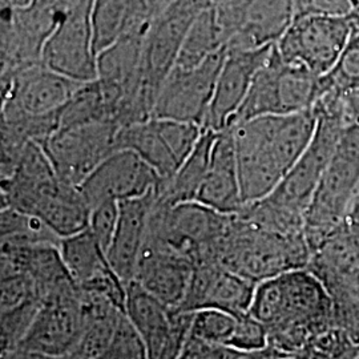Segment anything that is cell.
I'll list each match as a JSON object with an SVG mask.
<instances>
[{
    "label": "cell",
    "mask_w": 359,
    "mask_h": 359,
    "mask_svg": "<svg viewBox=\"0 0 359 359\" xmlns=\"http://www.w3.org/2000/svg\"><path fill=\"white\" fill-rule=\"evenodd\" d=\"M10 6H13L15 8H23L29 4H32L35 0H6Z\"/></svg>",
    "instance_id": "cell-41"
},
{
    "label": "cell",
    "mask_w": 359,
    "mask_h": 359,
    "mask_svg": "<svg viewBox=\"0 0 359 359\" xmlns=\"http://www.w3.org/2000/svg\"><path fill=\"white\" fill-rule=\"evenodd\" d=\"M83 83L65 76L41 62L19 71L1 90L4 118L59 112Z\"/></svg>",
    "instance_id": "cell-14"
},
{
    "label": "cell",
    "mask_w": 359,
    "mask_h": 359,
    "mask_svg": "<svg viewBox=\"0 0 359 359\" xmlns=\"http://www.w3.org/2000/svg\"><path fill=\"white\" fill-rule=\"evenodd\" d=\"M353 16H354V19H355V26L359 27V6L355 8Z\"/></svg>",
    "instance_id": "cell-42"
},
{
    "label": "cell",
    "mask_w": 359,
    "mask_h": 359,
    "mask_svg": "<svg viewBox=\"0 0 359 359\" xmlns=\"http://www.w3.org/2000/svg\"><path fill=\"white\" fill-rule=\"evenodd\" d=\"M0 13L1 87L19 71L41 62L47 40L67 13L52 0H35L23 8H15L1 0Z\"/></svg>",
    "instance_id": "cell-6"
},
{
    "label": "cell",
    "mask_w": 359,
    "mask_h": 359,
    "mask_svg": "<svg viewBox=\"0 0 359 359\" xmlns=\"http://www.w3.org/2000/svg\"><path fill=\"white\" fill-rule=\"evenodd\" d=\"M217 132L204 129L203 136L194 147L192 154L180 165L170 179L161 181L157 188V201L165 205L192 203L205 180L213 144Z\"/></svg>",
    "instance_id": "cell-23"
},
{
    "label": "cell",
    "mask_w": 359,
    "mask_h": 359,
    "mask_svg": "<svg viewBox=\"0 0 359 359\" xmlns=\"http://www.w3.org/2000/svg\"><path fill=\"white\" fill-rule=\"evenodd\" d=\"M297 16H353L354 0H293Z\"/></svg>",
    "instance_id": "cell-33"
},
{
    "label": "cell",
    "mask_w": 359,
    "mask_h": 359,
    "mask_svg": "<svg viewBox=\"0 0 359 359\" xmlns=\"http://www.w3.org/2000/svg\"><path fill=\"white\" fill-rule=\"evenodd\" d=\"M221 50H225L224 43L212 8L209 7L194 20L188 31L175 67L182 69L194 68Z\"/></svg>",
    "instance_id": "cell-26"
},
{
    "label": "cell",
    "mask_w": 359,
    "mask_h": 359,
    "mask_svg": "<svg viewBox=\"0 0 359 359\" xmlns=\"http://www.w3.org/2000/svg\"><path fill=\"white\" fill-rule=\"evenodd\" d=\"M156 194L157 191L118 203V222L107 257L111 268L126 285L135 280Z\"/></svg>",
    "instance_id": "cell-20"
},
{
    "label": "cell",
    "mask_w": 359,
    "mask_h": 359,
    "mask_svg": "<svg viewBox=\"0 0 359 359\" xmlns=\"http://www.w3.org/2000/svg\"><path fill=\"white\" fill-rule=\"evenodd\" d=\"M249 314L268 329V345L290 358L309 338L334 325V304L308 268L287 270L256 285Z\"/></svg>",
    "instance_id": "cell-2"
},
{
    "label": "cell",
    "mask_w": 359,
    "mask_h": 359,
    "mask_svg": "<svg viewBox=\"0 0 359 359\" xmlns=\"http://www.w3.org/2000/svg\"><path fill=\"white\" fill-rule=\"evenodd\" d=\"M346 219L359 222V185L353 194V198L350 201V205L347 209Z\"/></svg>",
    "instance_id": "cell-38"
},
{
    "label": "cell",
    "mask_w": 359,
    "mask_h": 359,
    "mask_svg": "<svg viewBox=\"0 0 359 359\" xmlns=\"http://www.w3.org/2000/svg\"><path fill=\"white\" fill-rule=\"evenodd\" d=\"M228 348V347H226ZM229 359H286V355L274 347L268 346L252 351H238L228 348Z\"/></svg>",
    "instance_id": "cell-35"
},
{
    "label": "cell",
    "mask_w": 359,
    "mask_h": 359,
    "mask_svg": "<svg viewBox=\"0 0 359 359\" xmlns=\"http://www.w3.org/2000/svg\"><path fill=\"white\" fill-rule=\"evenodd\" d=\"M194 268L196 264L189 258L147 236L133 281L172 311H177L185 299Z\"/></svg>",
    "instance_id": "cell-18"
},
{
    "label": "cell",
    "mask_w": 359,
    "mask_h": 359,
    "mask_svg": "<svg viewBox=\"0 0 359 359\" xmlns=\"http://www.w3.org/2000/svg\"><path fill=\"white\" fill-rule=\"evenodd\" d=\"M310 255L305 233L271 231L237 213L228 217L215 245L213 262L258 283L287 270L306 268Z\"/></svg>",
    "instance_id": "cell-3"
},
{
    "label": "cell",
    "mask_w": 359,
    "mask_h": 359,
    "mask_svg": "<svg viewBox=\"0 0 359 359\" xmlns=\"http://www.w3.org/2000/svg\"><path fill=\"white\" fill-rule=\"evenodd\" d=\"M358 357V344L334 323L313 334L305 345L289 359H355Z\"/></svg>",
    "instance_id": "cell-27"
},
{
    "label": "cell",
    "mask_w": 359,
    "mask_h": 359,
    "mask_svg": "<svg viewBox=\"0 0 359 359\" xmlns=\"http://www.w3.org/2000/svg\"><path fill=\"white\" fill-rule=\"evenodd\" d=\"M104 359H148L144 342L126 314L117 323L114 339Z\"/></svg>",
    "instance_id": "cell-30"
},
{
    "label": "cell",
    "mask_w": 359,
    "mask_h": 359,
    "mask_svg": "<svg viewBox=\"0 0 359 359\" xmlns=\"http://www.w3.org/2000/svg\"><path fill=\"white\" fill-rule=\"evenodd\" d=\"M203 132V127L193 123L149 117L118 129L116 147L139 154L154 168L161 181H165L192 154Z\"/></svg>",
    "instance_id": "cell-7"
},
{
    "label": "cell",
    "mask_w": 359,
    "mask_h": 359,
    "mask_svg": "<svg viewBox=\"0 0 359 359\" xmlns=\"http://www.w3.org/2000/svg\"><path fill=\"white\" fill-rule=\"evenodd\" d=\"M294 18L293 0H248L240 29L225 46V51L276 46Z\"/></svg>",
    "instance_id": "cell-21"
},
{
    "label": "cell",
    "mask_w": 359,
    "mask_h": 359,
    "mask_svg": "<svg viewBox=\"0 0 359 359\" xmlns=\"http://www.w3.org/2000/svg\"><path fill=\"white\" fill-rule=\"evenodd\" d=\"M1 359H77L74 354L65 355V357H51V355H43L36 353H28L23 350H13L11 353L3 354Z\"/></svg>",
    "instance_id": "cell-37"
},
{
    "label": "cell",
    "mask_w": 359,
    "mask_h": 359,
    "mask_svg": "<svg viewBox=\"0 0 359 359\" xmlns=\"http://www.w3.org/2000/svg\"><path fill=\"white\" fill-rule=\"evenodd\" d=\"M194 203L225 216L237 215L244 209L231 126L217 132L209 169Z\"/></svg>",
    "instance_id": "cell-19"
},
{
    "label": "cell",
    "mask_w": 359,
    "mask_h": 359,
    "mask_svg": "<svg viewBox=\"0 0 359 359\" xmlns=\"http://www.w3.org/2000/svg\"><path fill=\"white\" fill-rule=\"evenodd\" d=\"M225 50L194 68L175 67L157 95L152 117L193 123L204 128Z\"/></svg>",
    "instance_id": "cell-12"
},
{
    "label": "cell",
    "mask_w": 359,
    "mask_h": 359,
    "mask_svg": "<svg viewBox=\"0 0 359 359\" xmlns=\"http://www.w3.org/2000/svg\"><path fill=\"white\" fill-rule=\"evenodd\" d=\"M99 121H114L103 90L97 80L83 83L59 111V129Z\"/></svg>",
    "instance_id": "cell-25"
},
{
    "label": "cell",
    "mask_w": 359,
    "mask_h": 359,
    "mask_svg": "<svg viewBox=\"0 0 359 359\" xmlns=\"http://www.w3.org/2000/svg\"><path fill=\"white\" fill-rule=\"evenodd\" d=\"M355 359H359V357H358V358H355Z\"/></svg>",
    "instance_id": "cell-44"
},
{
    "label": "cell",
    "mask_w": 359,
    "mask_h": 359,
    "mask_svg": "<svg viewBox=\"0 0 359 359\" xmlns=\"http://www.w3.org/2000/svg\"><path fill=\"white\" fill-rule=\"evenodd\" d=\"M238 316L216 308H205L192 313L189 335L206 344L228 346L236 330Z\"/></svg>",
    "instance_id": "cell-29"
},
{
    "label": "cell",
    "mask_w": 359,
    "mask_h": 359,
    "mask_svg": "<svg viewBox=\"0 0 359 359\" xmlns=\"http://www.w3.org/2000/svg\"><path fill=\"white\" fill-rule=\"evenodd\" d=\"M333 301L359 305V222L345 219L311 250L308 266Z\"/></svg>",
    "instance_id": "cell-13"
},
{
    "label": "cell",
    "mask_w": 359,
    "mask_h": 359,
    "mask_svg": "<svg viewBox=\"0 0 359 359\" xmlns=\"http://www.w3.org/2000/svg\"><path fill=\"white\" fill-rule=\"evenodd\" d=\"M358 185L359 124H348L338 139L305 215L304 233L310 253L346 219L347 209Z\"/></svg>",
    "instance_id": "cell-5"
},
{
    "label": "cell",
    "mask_w": 359,
    "mask_h": 359,
    "mask_svg": "<svg viewBox=\"0 0 359 359\" xmlns=\"http://www.w3.org/2000/svg\"><path fill=\"white\" fill-rule=\"evenodd\" d=\"M322 96V76L304 65L286 62L274 46L231 126L262 116L310 111L314 109Z\"/></svg>",
    "instance_id": "cell-4"
},
{
    "label": "cell",
    "mask_w": 359,
    "mask_h": 359,
    "mask_svg": "<svg viewBox=\"0 0 359 359\" xmlns=\"http://www.w3.org/2000/svg\"><path fill=\"white\" fill-rule=\"evenodd\" d=\"M118 129L120 127L114 121L60 128L40 145L48 156L56 175L67 184L80 187L117 149Z\"/></svg>",
    "instance_id": "cell-9"
},
{
    "label": "cell",
    "mask_w": 359,
    "mask_h": 359,
    "mask_svg": "<svg viewBox=\"0 0 359 359\" xmlns=\"http://www.w3.org/2000/svg\"><path fill=\"white\" fill-rule=\"evenodd\" d=\"M92 0H80L47 40L41 63L79 83L97 80V52L92 28Z\"/></svg>",
    "instance_id": "cell-11"
},
{
    "label": "cell",
    "mask_w": 359,
    "mask_h": 359,
    "mask_svg": "<svg viewBox=\"0 0 359 359\" xmlns=\"http://www.w3.org/2000/svg\"><path fill=\"white\" fill-rule=\"evenodd\" d=\"M161 182L154 168L133 151L116 149L79 188L90 209L104 201H126L157 191Z\"/></svg>",
    "instance_id": "cell-15"
},
{
    "label": "cell",
    "mask_w": 359,
    "mask_h": 359,
    "mask_svg": "<svg viewBox=\"0 0 359 359\" xmlns=\"http://www.w3.org/2000/svg\"><path fill=\"white\" fill-rule=\"evenodd\" d=\"M266 346L268 329L249 313L238 316L236 330L226 347L238 351H252Z\"/></svg>",
    "instance_id": "cell-32"
},
{
    "label": "cell",
    "mask_w": 359,
    "mask_h": 359,
    "mask_svg": "<svg viewBox=\"0 0 359 359\" xmlns=\"http://www.w3.org/2000/svg\"><path fill=\"white\" fill-rule=\"evenodd\" d=\"M245 205L265 198L308 149L317 128L314 109L262 116L231 126Z\"/></svg>",
    "instance_id": "cell-1"
},
{
    "label": "cell",
    "mask_w": 359,
    "mask_h": 359,
    "mask_svg": "<svg viewBox=\"0 0 359 359\" xmlns=\"http://www.w3.org/2000/svg\"><path fill=\"white\" fill-rule=\"evenodd\" d=\"M273 47L274 46L248 51H225L204 129L218 132L231 126L258 71L269 59Z\"/></svg>",
    "instance_id": "cell-16"
},
{
    "label": "cell",
    "mask_w": 359,
    "mask_h": 359,
    "mask_svg": "<svg viewBox=\"0 0 359 359\" xmlns=\"http://www.w3.org/2000/svg\"><path fill=\"white\" fill-rule=\"evenodd\" d=\"M179 359H229V355L226 347L210 345L189 335Z\"/></svg>",
    "instance_id": "cell-34"
},
{
    "label": "cell",
    "mask_w": 359,
    "mask_h": 359,
    "mask_svg": "<svg viewBox=\"0 0 359 359\" xmlns=\"http://www.w3.org/2000/svg\"><path fill=\"white\" fill-rule=\"evenodd\" d=\"M57 248L65 268L79 287L114 270L105 250L88 228L60 238Z\"/></svg>",
    "instance_id": "cell-24"
},
{
    "label": "cell",
    "mask_w": 359,
    "mask_h": 359,
    "mask_svg": "<svg viewBox=\"0 0 359 359\" xmlns=\"http://www.w3.org/2000/svg\"><path fill=\"white\" fill-rule=\"evenodd\" d=\"M86 326L76 285L41 301L38 314L16 350L51 357L71 355L76 351Z\"/></svg>",
    "instance_id": "cell-10"
},
{
    "label": "cell",
    "mask_w": 359,
    "mask_h": 359,
    "mask_svg": "<svg viewBox=\"0 0 359 359\" xmlns=\"http://www.w3.org/2000/svg\"><path fill=\"white\" fill-rule=\"evenodd\" d=\"M354 28V16H297L276 48L286 62L323 76L337 63Z\"/></svg>",
    "instance_id": "cell-8"
},
{
    "label": "cell",
    "mask_w": 359,
    "mask_h": 359,
    "mask_svg": "<svg viewBox=\"0 0 359 359\" xmlns=\"http://www.w3.org/2000/svg\"><path fill=\"white\" fill-rule=\"evenodd\" d=\"M323 95H345L359 88V27L355 26L333 68L322 76Z\"/></svg>",
    "instance_id": "cell-28"
},
{
    "label": "cell",
    "mask_w": 359,
    "mask_h": 359,
    "mask_svg": "<svg viewBox=\"0 0 359 359\" xmlns=\"http://www.w3.org/2000/svg\"><path fill=\"white\" fill-rule=\"evenodd\" d=\"M256 285L217 262L198 264L193 270L185 299L175 313L216 308L243 316L249 313Z\"/></svg>",
    "instance_id": "cell-17"
},
{
    "label": "cell",
    "mask_w": 359,
    "mask_h": 359,
    "mask_svg": "<svg viewBox=\"0 0 359 359\" xmlns=\"http://www.w3.org/2000/svg\"><path fill=\"white\" fill-rule=\"evenodd\" d=\"M172 1L173 0H147L151 13H152V18L163 13Z\"/></svg>",
    "instance_id": "cell-39"
},
{
    "label": "cell",
    "mask_w": 359,
    "mask_h": 359,
    "mask_svg": "<svg viewBox=\"0 0 359 359\" xmlns=\"http://www.w3.org/2000/svg\"><path fill=\"white\" fill-rule=\"evenodd\" d=\"M344 112L348 124H359V88L342 95Z\"/></svg>",
    "instance_id": "cell-36"
},
{
    "label": "cell",
    "mask_w": 359,
    "mask_h": 359,
    "mask_svg": "<svg viewBox=\"0 0 359 359\" xmlns=\"http://www.w3.org/2000/svg\"><path fill=\"white\" fill-rule=\"evenodd\" d=\"M354 3H355V8L359 6V0H354Z\"/></svg>",
    "instance_id": "cell-43"
},
{
    "label": "cell",
    "mask_w": 359,
    "mask_h": 359,
    "mask_svg": "<svg viewBox=\"0 0 359 359\" xmlns=\"http://www.w3.org/2000/svg\"><path fill=\"white\" fill-rule=\"evenodd\" d=\"M120 208L117 201H104L102 204L90 208L88 229L95 236L97 243L102 245L105 253L108 252L115 236L118 222Z\"/></svg>",
    "instance_id": "cell-31"
},
{
    "label": "cell",
    "mask_w": 359,
    "mask_h": 359,
    "mask_svg": "<svg viewBox=\"0 0 359 359\" xmlns=\"http://www.w3.org/2000/svg\"><path fill=\"white\" fill-rule=\"evenodd\" d=\"M90 16L97 55L120 39L147 31L152 20L147 0H92Z\"/></svg>",
    "instance_id": "cell-22"
},
{
    "label": "cell",
    "mask_w": 359,
    "mask_h": 359,
    "mask_svg": "<svg viewBox=\"0 0 359 359\" xmlns=\"http://www.w3.org/2000/svg\"><path fill=\"white\" fill-rule=\"evenodd\" d=\"M57 7H60L63 11H69L75 4H77L80 0H52Z\"/></svg>",
    "instance_id": "cell-40"
}]
</instances>
